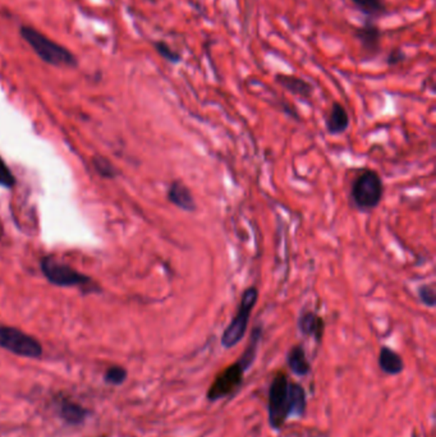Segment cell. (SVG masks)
I'll list each match as a JSON object with an SVG mask.
<instances>
[{"label":"cell","mask_w":436,"mask_h":437,"mask_svg":"<svg viewBox=\"0 0 436 437\" xmlns=\"http://www.w3.org/2000/svg\"><path fill=\"white\" fill-rule=\"evenodd\" d=\"M14 184H16V179H14L12 171L6 166L4 160L0 158V186L6 189H12Z\"/></svg>","instance_id":"cell-20"},{"label":"cell","mask_w":436,"mask_h":437,"mask_svg":"<svg viewBox=\"0 0 436 437\" xmlns=\"http://www.w3.org/2000/svg\"><path fill=\"white\" fill-rule=\"evenodd\" d=\"M261 335L263 331L260 326L253 328L250 343L245 353L240 356V358L235 363L230 364L225 370L221 371L214 380V383H211L208 391V401H216L227 398L240 388L243 383L245 372L251 367L253 361L256 358Z\"/></svg>","instance_id":"cell-2"},{"label":"cell","mask_w":436,"mask_h":437,"mask_svg":"<svg viewBox=\"0 0 436 437\" xmlns=\"http://www.w3.org/2000/svg\"><path fill=\"white\" fill-rule=\"evenodd\" d=\"M350 1L355 4L357 11H360L367 19H379L387 13V4L384 0H350Z\"/></svg>","instance_id":"cell-16"},{"label":"cell","mask_w":436,"mask_h":437,"mask_svg":"<svg viewBox=\"0 0 436 437\" xmlns=\"http://www.w3.org/2000/svg\"><path fill=\"white\" fill-rule=\"evenodd\" d=\"M0 348L26 358H39L43 354V346L31 335L6 326H0Z\"/></svg>","instance_id":"cell-6"},{"label":"cell","mask_w":436,"mask_h":437,"mask_svg":"<svg viewBox=\"0 0 436 437\" xmlns=\"http://www.w3.org/2000/svg\"><path fill=\"white\" fill-rule=\"evenodd\" d=\"M287 362L292 372L297 376H306L310 373L311 367L308 363L306 353L302 346H295L289 351Z\"/></svg>","instance_id":"cell-15"},{"label":"cell","mask_w":436,"mask_h":437,"mask_svg":"<svg viewBox=\"0 0 436 437\" xmlns=\"http://www.w3.org/2000/svg\"><path fill=\"white\" fill-rule=\"evenodd\" d=\"M104 161V159H96V160H95L96 169H98L103 176H113V168H111V165L105 166Z\"/></svg>","instance_id":"cell-22"},{"label":"cell","mask_w":436,"mask_h":437,"mask_svg":"<svg viewBox=\"0 0 436 437\" xmlns=\"http://www.w3.org/2000/svg\"><path fill=\"white\" fill-rule=\"evenodd\" d=\"M384 196V183L377 171L365 169L352 184L350 199L360 211H371L379 206Z\"/></svg>","instance_id":"cell-4"},{"label":"cell","mask_w":436,"mask_h":437,"mask_svg":"<svg viewBox=\"0 0 436 437\" xmlns=\"http://www.w3.org/2000/svg\"><path fill=\"white\" fill-rule=\"evenodd\" d=\"M41 270L46 279L54 286H78L90 283L87 276L54 258H44L41 261Z\"/></svg>","instance_id":"cell-7"},{"label":"cell","mask_w":436,"mask_h":437,"mask_svg":"<svg viewBox=\"0 0 436 437\" xmlns=\"http://www.w3.org/2000/svg\"><path fill=\"white\" fill-rule=\"evenodd\" d=\"M306 409V394L301 385L289 383L285 373H278L269 388V422L279 430L290 416H302Z\"/></svg>","instance_id":"cell-1"},{"label":"cell","mask_w":436,"mask_h":437,"mask_svg":"<svg viewBox=\"0 0 436 437\" xmlns=\"http://www.w3.org/2000/svg\"><path fill=\"white\" fill-rule=\"evenodd\" d=\"M405 59H407V54H405L402 49L397 48L393 49V50L387 54L385 61H387V66L393 67V66H398L400 63H403V61H405Z\"/></svg>","instance_id":"cell-21"},{"label":"cell","mask_w":436,"mask_h":437,"mask_svg":"<svg viewBox=\"0 0 436 437\" xmlns=\"http://www.w3.org/2000/svg\"><path fill=\"white\" fill-rule=\"evenodd\" d=\"M379 364H380L381 370L390 376L400 375L405 370V362L402 357L398 353L394 352L393 349L387 346L381 348Z\"/></svg>","instance_id":"cell-14"},{"label":"cell","mask_w":436,"mask_h":437,"mask_svg":"<svg viewBox=\"0 0 436 437\" xmlns=\"http://www.w3.org/2000/svg\"><path fill=\"white\" fill-rule=\"evenodd\" d=\"M258 291L256 286H248L240 297L237 313L234 315L232 321L229 322L224 333L221 335V346L224 348H233L243 339L246 334L248 322L251 317L252 310L258 303Z\"/></svg>","instance_id":"cell-5"},{"label":"cell","mask_w":436,"mask_h":437,"mask_svg":"<svg viewBox=\"0 0 436 437\" xmlns=\"http://www.w3.org/2000/svg\"><path fill=\"white\" fill-rule=\"evenodd\" d=\"M417 293L420 301H421L426 307H429V308H434V307H435L436 296L434 286L425 284V286H421L418 288Z\"/></svg>","instance_id":"cell-19"},{"label":"cell","mask_w":436,"mask_h":437,"mask_svg":"<svg viewBox=\"0 0 436 437\" xmlns=\"http://www.w3.org/2000/svg\"><path fill=\"white\" fill-rule=\"evenodd\" d=\"M298 328L302 334L311 336L318 343H320L324 336L325 322L321 316L315 313L313 311H308V312H302L300 316Z\"/></svg>","instance_id":"cell-10"},{"label":"cell","mask_w":436,"mask_h":437,"mask_svg":"<svg viewBox=\"0 0 436 437\" xmlns=\"http://www.w3.org/2000/svg\"><path fill=\"white\" fill-rule=\"evenodd\" d=\"M275 82L278 85L282 86L284 90H287V91L293 94V95H297V96L303 97V99H310L313 96V86L308 81L300 79L297 76L278 73L275 76Z\"/></svg>","instance_id":"cell-11"},{"label":"cell","mask_w":436,"mask_h":437,"mask_svg":"<svg viewBox=\"0 0 436 437\" xmlns=\"http://www.w3.org/2000/svg\"><path fill=\"white\" fill-rule=\"evenodd\" d=\"M168 200L172 202L174 206L179 207L181 210L187 213H195L197 210V204L193 194H191L190 189L183 183L176 181L171 184L168 189Z\"/></svg>","instance_id":"cell-9"},{"label":"cell","mask_w":436,"mask_h":437,"mask_svg":"<svg viewBox=\"0 0 436 437\" xmlns=\"http://www.w3.org/2000/svg\"><path fill=\"white\" fill-rule=\"evenodd\" d=\"M353 36L356 37L361 45V50L366 59H371L380 53L382 32L374 19H367L361 26L355 27Z\"/></svg>","instance_id":"cell-8"},{"label":"cell","mask_w":436,"mask_h":437,"mask_svg":"<svg viewBox=\"0 0 436 437\" xmlns=\"http://www.w3.org/2000/svg\"><path fill=\"white\" fill-rule=\"evenodd\" d=\"M154 48L156 51H158V54L163 58V59H166V61H171L173 64H178L182 61V55L177 53L176 50H173L168 44L164 43V41H156L154 43Z\"/></svg>","instance_id":"cell-17"},{"label":"cell","mask_w":436,"mask_h":437,"mask_svg":"<svg viewBox=\"0 0 436 437\" xmlns=\"http://www.w3.org/2000/svg\"><path fill=\"white\" fill-rule=\"evenodd\" d=\"M19 34L45 63L56 67H73L77 64L74 55L68 49L50 40L36 29L24 26L21 27Z\"/></svg>","instance_id":"cell-3"},{"label":"cell","mask_w":436,"mask_h":437,"mask_svg":"<svg viewBox=\"0 0 436 437\" xmlns=\"http://www.w3.org/2000/svg\"><path fill=\"white\" fill-rule=\"evenodd\" d=\"M325 124L328 132L333 136H339V134H344L348 129V127H350V116H348V111L345 110L342 104H333L332 110L326 118Z\"/></svg>","instance_id":"cell-13"},{"label":"cell","mask_w":436,"mask_h":437,"mask_svg":"<svg viewBox=\"0 0 436 437\" xmlns=\"http://www.w3.org/2000/svg\"><path fill=\"white\" fill-rule=\"evenodd\" d=\"M127 378V371L121 366H111L105 372V381L111 385H122Z\"/></svg>","instance_id":"cell-18"},{"label":"cell","mask_w":436,"mask_h":437,"mask_svg":"<svg viewBox=\"0 0 436 437\" xmlns=\"http://www.w3.org/2000/svg\"><path fill=\"white\" fill-rule=\"evenodd\" d=\"M56 409L61 418L69 425H81L87 417L86 409L68 398H59L56 401Z\"/></svg>","instance_id":"cell-12"}]
</instances>
